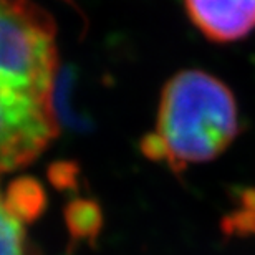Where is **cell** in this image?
<instances>
[{"instance_id":"6da1fadb","label":"cell","mask_w":255,"mask_h":255,"mask_svg":"<svg viewBox=\"0 0 255 255\" xmlns=\"http://www.w3.org/2000/svg\"><path fill=\"white\" fill-rule=\"evenodd\" d=\"M57 27L33 0H0V174L35 161L58 134Z\"/></svg>"},{"instance_id":"7a4b0ae2","label":"cell","mask_w":255,"mask_h":255,"mask_svg":"<svg viewBox=\"0 0 255 255\" xmlns=\"http://www.w3.org/2000/svg\"><path fill=\"white\" fill-rule=\"evenodd\" d=\"M239 132V113L232 91L216 76L184 70L162 88L156 132L141 149L172 171L216 159Z\"/></svg>"},{"instance_id":"3957f363","label":"cell","mask_w":255,"mask_h":255,"mask_svg":"<svg viewBox=\"0 0 255 255\" xmlns=\"http://www.w3.org/2000/svg\"><path fill=\"white\" fill-rule=\"evenodd\" d=\"M191 22L217 43L244 38L255 28V0H184Z\"/></svg>"},{"instance_id":"277c9868","label":"cell","mask_w":255,"mask_h":255,"mask_svg":"<svg viewBox=\"0 0 255 255\" xmlns=\"http://www.w3.org/2000/svg\"><path fill=\"white\" fill-rule=\"evenodd\" d=\"M3 197L10 212L22 222H32L40 217L47 204L42 184L32 177H20L12 181Z\"/></svg>"},{"instance_id":"5b68a950","label":"cell","mask_w":255,"mask_h":255,"mask_svg":"<svg viewBox=\"0 0 255 255\" xmlns=\"http://www.w3.org/2000/svg\"><path fill=\"white\" fill-rule=\"evenodd\" d=\"M65 222L73 241L93 244L103 226V214L95 201L76 199L65 209Z\"/></svg>"},{"instance_id":"8992f818","label":"cell","mask_w":255,"mask_h":255,"mask_svg":"<svg viewBox=\"0 0 255 255\" xmlns=\"http://www.w3.org/2000/svg\"><path fill=\"white\" fill-rule=\"evenodd\" d=\"M0 255H28L23 222L10 212L0 191Z\"/></svg>"},{"instance_id":"52a82bcc","label":"cell","mask_w":255,"mask_h":255,"mask_svg":"<svg viewBox=\"0 0 255 255\" xmlns=\"http://www.w3.org/2000/svg\"><path fill=\"white\" fill-rule=\"evenodd\" d=\"M227 231H236L239 234H255V189L242 196L241 207L232 217L227 219Z\"/></svg>"}]
</instances>
